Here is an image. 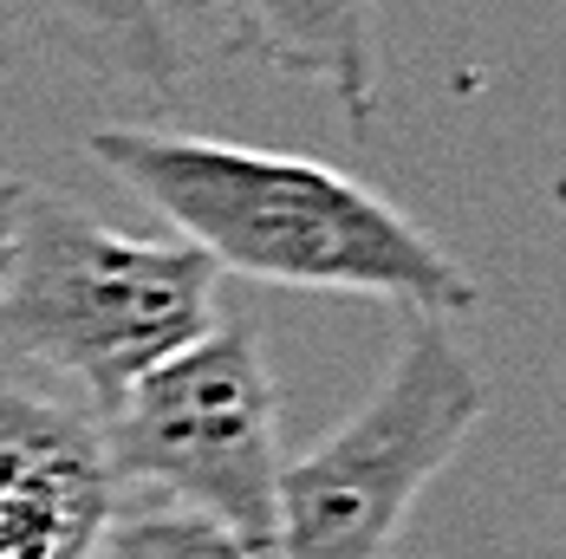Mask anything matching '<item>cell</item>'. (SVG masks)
<instances>
[{
  "instance_id": "obj_1",
  "label": "cell",
  "mask_w": 566,
  "mask_h": 559,
  "mask_svg": "<svg viewBox=\"0 0 566 559\" xmlns=\"http://www.w3.org/2000/svg\"><path fill=\"white\" fill-rule=\"evenodd\" d=\"M85 157L144 209H157L176 241L209 254L222 274L293 293L385 299L410 319H455L482 306L469 267L430 228L319 157L157 124H105L85 137Z\"/></svg>"
},
{
  "instance_id": "obj_2",
  "label": "cell",
  "mask_w": 566,
  "mask_h": 559,
  "mask_svg": "<svg viewBox=\"0 0 566 559\" xmlns=\"http://www.w3.org/2000/svg\"><path fill=\"white\" fill-rule=\"evenodd\" d=\"M216 319L222 267L209 254L112 228L59 189L13 182L0 234V365L72 391L85 410H112Z\"/></svg>"
},
{
  "instance_id": "obj_3",
  "label": "cell",
  "mask_w": 566,
  "mask_h": 559,
  "mask_svg": "<svg viewBox=\"0 0 566 559\" xmlns=\"http://www.w3.org/2000/svg\"><path fill=\"white\" fill-rule=\"evenodd\" d=\"M98 436L117 495L182 507L222 527L234 547L274 559L281 514V391L248 313H228L144 371L112 410H98Z\"/></svg>"
},
{
  "instance_id": "obj_4",
  "label": "cell",
  "mask_w": 566,
  "mask_h": 559,
  "mask_svg": "<svg viewBox=\"0 0 566 559\" xmlns=\"http://www.w3.org/2000/svg\"><path fill=\"white\" fill-rule=\"evenodd\" d=\"M489 410L450 319H417L371 397L333 436L286 455L274 559H391L417 495L455 462Z\"/></svg>"
},
{
  "instance_id": "obj_5",
  "label": "cell",
  "mask_w": 566,
  "mask_h": 559,
  "mask_svg": "<svg viewBox=\"0 0 566 559\" xmlns=\"http://www.w3.org/2000/svg\"><path fill=\"white\" fill-rule=\"evenodd\" d=\"M117 502L98 410L0 365V559H85Z\"/></svg>"
},
{
  "instance_id": "obj_6",
  "label": "cell",
  "mask_w": 566,
  "mask_h": 559,
  "mask_svg": "<svg viewBox=\"0 0 566 559\" xmlns=\"http://www.w3.org/2000/svg\"><path fill=\"white\" fill-rule=\"evenodd\" d=\"M241 40L274 72L333 92L352 130L378 124V0H241Z\"/></svg>"
},
{
  "instance_id": "obj_7",
  "label": "cell",
  "mask_w": 566,
  "mask_h": 559,
  "mask_svg": "<svg viewBox=\"0 0 566 559\" xmlns=\"http://www.w3.org/2000/svg\"><path fill=\"white\" fill-rule=\"evenodd\" d=\"M59 33L112 92L170 105L182 85V46L157 0H46Z\"/></svg>"
},
{
  "instance_id": "obj_8",
  "label": "cell",
  "mask_w": 566,
  "mask_h": 559,
  "mask_svg": "<svg viewBox=\"0 0 566 559\" xmlns=\"http://www.w3.org/2000/svg\"><path fill=\"white\" fill-rule=\"evenodd\" d=\"M85 559H261L248 547H234L222 527L182 514V507H164V502H117L105 534L92 540Z\"/></svg>"
},
{
  "instance_id": "obj_9",
  "label": "cell",
  "mask_w": 566,
  "mask_h": 559,
  "mask_svg": "<svg viewBox=\"0 0 566 559\" xmlns=\"http://www.w3.org/2000/svg\"><path fill=\"white\" fill-rule=\"evenodd\" d=\"M13 182L20 176H0V234H7V209H13Z\"/></svg>"
}]
</instances>
